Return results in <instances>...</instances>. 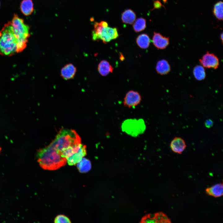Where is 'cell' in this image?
I'll return each instance as SVG.
<instances>
[{"label":"cell","instance_id":"cell-19","mask_svg":"<svg viewBox=\"0 0 223 223\" xmlns=\"http://www.w3.org/2000/svg\"><path fill=\"white\" fill-rule=\"evenodd\" d=\"M78 169L81 173L87 172L91 168L90 161L88 159L84 157L77 164Z\"/></svg>","mask_w":223,"mask_h":223},{"label":"cell","instance_id":"cell-7","mask_svg":"<svg viewBox=\"0 0 223 223\" xmlns=\"http://www.w3.org/2000/svg\"><path fill=\"white\" fill-rule=\"evenodd\" d=\"M200 64L206 68L217 69L219 65V60L214 54L207 52L199 59Z\"/></svg>","mask_w":223,"mask_h":223},{"label":"cell","instance_id":"cell-17","mask_svg":"<svg viewBox=\"0 0 223 223\" xmlns=\"http://www.w3.org/2000/svg\"><path fill=\"white\" fill-rule=\"evenodd\" d=\"M136 18V14L131 9L125 10L122 14L121 19L124 23L132 24L135 21Z\"/></svg>","mask_w":223,"mask_h":223},{"label":"cell","instance_id":"cell-24","mask_svg":"<svg viewBox=\"0 0 223 223\" xmlns=\"http://www.w3.org/2000/svg\"><path fill=\"white\" fill-rule=\"evenodd\" d=\"M55 223H70V219L67 216L62 215L57 216L54 220Z\"/></svg>","mask_w":223,"mask_h":223},{"label":"cell","instance_id":"cell-16","mask_svg":"<svg viewBox=\"0 0 223 223\" xmlns=\"http://www.w3.org/2000/svg\"><path fill=\"white\" fill-rule=\"evenodd\" d=\"M33 5L32 0H23L20 5L21 12L25 15H31L33 11Z\"/></svg>","mask_w":223,"mask_h":223},{"label":"cell","instance_id":"cell-13","mask_svg":"<svg viewBox=\"0 0 223 223\" xmlns=\"http://www.w3.org/2000/svg\"><path fill=\"white\" fill-rule=\"evenodd\" d=\"M206 192L208 195L215 197H220L223 194V184L220 183L215 184L207 188Z\"/></svg>","mask_w":223,"mask_h":223},{"label":"cell","instance_id":"cell-2","mask_svg":"<svg viewBox=\"0 0 223 223\" xmlns=\"http://www.w3.org/2000/svg\"><path fill=\"white\" fill-rule=\"evenodd\" d=\"M17 53H18L17 40L11 21H9L0 31V55L11 56Z\"/></svg>","mask_w":223,"mask_h":223},{"label":"cell","instance_id":"cell-8","mask_svg":"<svg viewBox=\"0 0 223 223\" xmlns=\"http://www.w3.org/2000/svg\"><path fill=\"white\" fill-rule=\"evenodd\" d=\"M141 100V97L138 92L130 90L128 92L125 96L124 105L129 108L134 107L140 104Z\"/></svg>","mask_w":223,"mask_h":223},{"label":"cell","instance_id":"cell-9","mask_svg":"<svg viewBox=\"0 0 223 223\" xmlns=\"http://www.w3.org/2000/svg\"><path fill=\"white\" fill-rule=\"evenodd\" d=\"M86 154V146L81 143L78 150L67 159V162L70 165H75L79 162Z\"/></svg>","mask_w":223,"mask_h":223},{"label":"cell","instance_id":"cell-22","mask_svg":"<svg viewBox=\"0 0 223 223\" xmlns=\"http://www.w3.org/2000/svg\"><path fill=\"white\" fill-rule=\"evenodd\" d=\"M213 12L214 15L217 19L220 20H223V4L222 1H219L215 4Z\"/></svg>","mask_w":223,"mask_h":223},{"label":"cell","instance_id":"cell-1","mask_svg":"<svg viewBox=\"0 0 223 223\" xmlns=\"http://www.w3.org/2000/svg\"><path fill=\"white\" fill-rule=\"evenodd\" d=\"M37 157L40 166L45 170H56L64 166L67 163L66 159L50 144L39 149Z\"/></svg>","mask_w":223,"mask_h":223},{"label":"cell","instance_id":"cell-15","mask_svg":"<svg viewBox=\"0 0 223 223\" xmlns=\"http://www.w3.org/2000/svg\"><path fill=\"white\" fill-rule=\"evenodd\" d=\"M98 70L102 76H105L112 72L113 68L107 61L103 60L101 61L98 66Z\"/></svg>","mask_w":223,"mask_h":223},{"label":"cell","instance_id":"cell-27","mask_svg":"<svg viewBox=\"0 0 223 223\" xmlns=\"http://www.w3.org/2000/svg\"><path fill=\"white\" fill-rule=\"evenodd\" d=\"M223 33H222L221 34V35H220L221 39V41H222V42H223Z\"/></svg>","mask_w":223,"mask_h":223},{"label":"cell","instance_id":"cell-21","mask_svg":"<svg viewBox=\"0 0 223 223\" xmlns=\"http://www.w3.org/2000/svg\"><path fill=\"white\" fill-rule=\"evenodd\" d=\"M153 222L170 223V220L164 213L162 212L157 213L150 215Z\"/></svg>","mask_w":223,"mask_h":223},{"label":"cell","instance_id":"cell-4","mask_svg":"<svg viewBox=\"0 0 223 223\" xmlns=\"http://www.w3.org/2000/svg\"><path fill=\"white\" fill-rule=\"evenodd\" d=\"M11 23L14 33L17 40L18 52H21L26 46L28 39L30 36L29 27L24 23L22 19L15 14Z\"/></svg>","mask_w":223,"mask_h":223},{"label":"cell","instance_id":"cell-3","mask_svg":"<svg viewBox=\"0 0 223 223\" xmlns=\"http://www.w3.org/2000/svg\"><path fill=\"white\" fill-rule=\"evenodd\" d=\"M80 143L81 139L76 131L62 129L50 144L62 155L63 152L70 147Z\"/></svg>","mask_w":223,"mask_h":223},{"label":"cell","instance_id":"cell-23","mask_svg":"<svg viewBox=\"0 0 223 223\" xmlns=\"http://www.w3.org/2000/svg\"><path fill=\"white\" fill-rule=\"evenodd\" d=\"M146 27V20L142 18H138L133 25V29L136 32H139L144 30Z\"/></svg>","mask_w":223,"mask_h":223},{"label":"cell","instance_id":"cell-25","mask_svg":"<svg viewBox=\"0 0 223 223\" xmlns=\"http://www.w3.org/2000/svg\"><path fill=\"white\" fill-rule=\"evenodd\" d=\"M162 6H163L161 2L159 1V0H156L154 1V8L153 10L155 9L160 8H161Z\"/></svg>","mask_w":223,"mask_h":223},{"label":"cell","instance_id":"cell-18","mask_svg":"<svg viewBox=\"0 0 223 223\" xmlns=\"http://www.w3.org/2000/svg\"><path fill=\"white\" fill-rule=\"evenodd\" d=\"M150 39L147 34L145 33L139 35L136 38V43L141 48L146 49L149 46Z\"/></svg>","mask_w":223,"mask_h":223},{"label":"cell","instance_id":"cell-6","mask_svg":"<svg viewBox=\"0 0 223 223\" xmlns=\"http://www.w3.org/2000/svg\"><path fill=\"white\" fill-rule=\"evenodd\" d=\"M146 125L142 119H128L122 123L121 128L123 131L133 137H136L144 132Z\"/></svg>","mask_w":223,"mask_h":223},{"label":"cell","instance_id":"cell-5","mask_svg":"<svg viewBox=\"0 0 223 223\" xmlns=\"http://www.w3.org/2000/svg\"><path fill=\"white\" fill-rule=\"evenodd\" d=\"M118 37L117 28L108 27L106 22L95 23L94 29L92 32V39L94 41L101 40L106 43Z\"/></svg>","mask_w":223,"mask_h":223},{"label":"cell","instance_id":"cell-20","mask_svg":"<svg viewBox=\"0 0 223 223\" xmlns=\"http://www.w3.org/2000/svg\"><path fill=\"white\" fill-rule=\"evenodd\" d=\"M193 73L195 78L199 81L204 79L206 73L204 67L202 65H197L194 68Z\"/></svg>","mask_w":223,"mask_h":223},{"label":"cell","instance_id":"cell-14","mask_svg":"<svg viewBox=\"0 0 223 223\" xmlns=\"http://www.w3.org/2000/svg\"><path fill=\"white\" fill-rule=\"evenodd\" d=\"M156 69L158 74L163 75L168 73L171 70V67L168 62L166 60L162 59L157 62Z\"/></svg>","mask_w":223,"mask_h":223},{"label":"cell","instance_id":"cell-12","mask_svg":"<svg viewBox=\"0 0 223 223\" xmlns=\"http://www.w3.org/2000/svg\"><path fill=\"white\" fill-rule=\"evenodd\" d=\"M76 68L72 64L69 63L63 67L61 71V75L66 80L72 79L76 73Z\"/></svg>","mask_w":223,"mask_h":223},{"label":"cell","instance_id":"cell-26","mask_svg":"<svg viewBox=\"0 0 223 223\" xmlns=\"http://www.w3.org/2000/svg\"><path fill=\"white\" fill-rule=\"evenodd\" d=\"M205 125L207 128H210L213 125V121L211 119H207L205 121Z\"/></svg>","mask_w":223,"mask_h":223},{"label":"cell","instance_id":"cell-28","mask_svg":"<svg viewBox=\"0 0 223 223\" xmlns=\"http://www.w3.org/2000/svg\"><path fill=\"white\" fill-rule=\"evenodd\" d=\"M1 151H2V148H1V147H0V153L1 152Z\"/></svg>","mask_w":223,"mask_h":223},{"label":"cell","instance_id":"cell-10","mask_svg":"<svg viewBox=\"0 0 223 223\" xmlns=\"http://www.w3.org/2000/svg\"><path fill=\"white\" fill-rule=\"evenodd\" d=\"M152 42L158 49H164L169 44V39L168 37L164 36L160 33L154 32Z\"/></svg>","mask_w":223,"mask_h":223},{"label":"cell","instance_id":"cell-11","mask_svg":"<svg viewBox=\"0 0 223 223\" xmlns=\"http://www.w3.org/2000/svg\"><path fill=\"white\" fill-rule=\"evenodd\" d=\"M170 147L172 150L174 152L181 154L186 147L184 140L179 137H176L171 141Z\"/></svg>","mask_w":223,"mask_h":223}]
</instances>
